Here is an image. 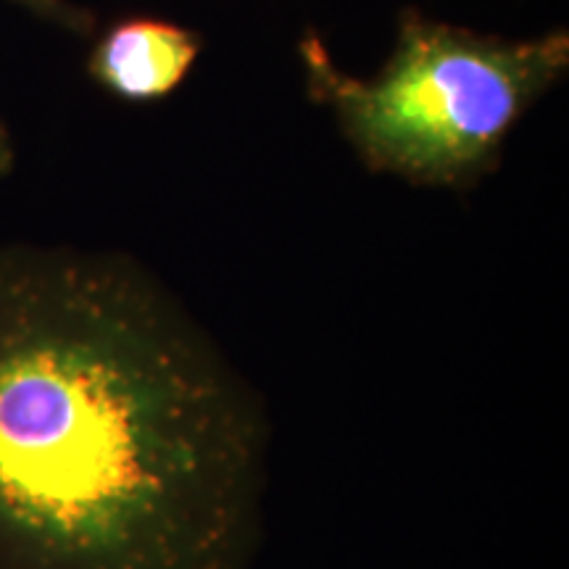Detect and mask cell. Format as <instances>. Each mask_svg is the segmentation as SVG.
<instances>
[{"mask_svg":"<svg viewBox=\"0 0 569 569\" xmlns=\"http://www.w3.org/2000/svg\"><path fill=\"white\" fill-rule=\"evenodd\" d=\"M301 63L311 101L336 113L372 172L461 188L496 167L507 134L569 69V34L488 38L407 11L393 53L372 80L346 74L317 32Z\"/></svg>","mask_w":569,"mask_h":569,"instance_id":"7a4b0ae2","label":"cell"},{"mask_svg":"<svg viewBox=\"0 0 569 569\" xmlns=\"http://www.w3.org/2000/svg\"><path fill=\"white\" fill-rule=\"evenodd\" d=\"M272 425L138 261L0 248V569H256Z\"/></svg>","mask_w":569,"mask_h":569,"instance_id":"6da1fadb","label":"cell"},{"mask_svg":"<svg viewBox=\"0 0 569 569\" xmlns=\"http://www.w3.org/2000/svg\"><path fill=\"white\" fill-rule=\"evenodd\" d=\"M201 48V34L172 21L127 17L92 42L88 74L119 101L151 103L180 88Z\"/></svg>","mask_w":569,"mask_h":569,"instance_id":"3957f363","label":"cell"},{"mask_svg":"<svg viewBox=\"0 0 569 569\" xmlns=\"http://www.w3.org/2000/svg\"><path fill=\"white\" fill-rule=\"evenodd\" d=\"M17 153H13V140L9 127H6L3 117H0V177H6L13 169Z\"/></svg>","mask_w":569,"mask_h":569,"instance_id":"5b68a950","label":"cell"},{"mask_svg":"<svg viewBox=\"0 0 569 569\" xmlns=\"http://www.w3.org/2000/svg\"><path fill=\"white\" fill-rule=\"evenodd\" d=\"M11 3L21 6L32 17L48 21V24L59 27L63 32L82 34L84 38V34H92V30H96V13L77 3H69V0H11Z\"/></svg>","mask_w":569,"mask_h":569,"instance_id":"277c9868","label":"cell"}]
</instances>
